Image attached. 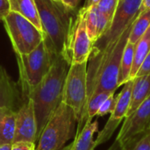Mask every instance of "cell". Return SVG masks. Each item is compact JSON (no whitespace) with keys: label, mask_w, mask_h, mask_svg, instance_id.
I'll return each mask as SVG.
<instances>
[{"label":"cell","mask_w":150,"mask_h":150,"mask_svg":"<svg viewBox=\"0 0 150 150\" xmlns=\"http://www.w3.org/2000/svg\"><path fill=\"white\" fill-rule=\"evenodd\" d=\"M134 23V22H133ZM133 23L122 34L102 50H91L87 64V100L96 93H115L121 56L128 41Z\"/></svg>","instance_id":"6da1fadb"},{"label":"cell","mask_w":150,"mask_h":150,"mask_svg":"<svg viewBox=\"0 0 150 150\" xmlns=\"http://www.w3.org/2000/svg\"><path fill=\"white\" fill-rule=\"evenodd\" d=\"M69 64L62 54L56 55L48 72L31 92L37 121V140L62 100L63 86ZM27 99V100H28Z\"/></svg>","instance_id":"7a4b0ae2"},{"label":"cell","mask_w":150,"mask_h":150,"mask_svg":"<svg viewBox=\"0 0 150 150\" xmlns=\"http://www.w3.org/2000/svg\"><path fill=\"white\" fill-rule=\"evenodd\" d=\"M35 3L44 36L43 42L53 54L63 55L76 10L54 0H35Z\"/></svg>","instance_id":"3957f363"},{"label":"cell","mask_w":150,"mask_h":150,"mask_svg":"<svg viewBox=\"0 0 150 150\" xmlns=\"http://www.w3.org/2000/svg\"><path fill=\"white\" fill-rule=\"evenodd\" d=\"M56 55L53 54L42 41L26 54H16L18 67V86L22 101H26L31 92L48 72Z\"/></svg>","instance_id":"277c9868"},{"label":"cell","mask_w":150,"mask_h":150,"mask_svg":"<svg viewBox=\"0 0 150 150\" xmlns=\"http://www.w3.org/2000/svg\"><path fill=\"white\" fill-rule=\"evenodd\" d=\"M77 119L72 108L61 103L46 124L36 145V150H60L71 140Z\"/></svg>","instance_id":"5b68a950"},{"label":"cell","mask_w":150,"mask_h":150,"mask_svg":"<svg viewBox=\"0 0 150 150\" xmlns=\"http://www.w3.org/2000/svg\"><path fill=\"white\" fill-rule=\"evenodd\" d=\"M3 22L16 54H29L44 40L43 33L17 12L10 11Z\"/></svg>","instance_id":"8992f818"},{"label":"cell","mask_w":150,"mask_h":150,"mask_svg":"<svg viewBox=\"0 0 150 150\" xmlns=\"http://www.w3.org/2000/svg\"><path fill=\"white\" fill-rule=\"evenodd\" d=\"M88 62L69 65L62 92V102L75 112L77 126L82 122L87 99Z\"/></svg>","instance_id":"52a82bcc"},{"label":"cell","mask_w":150,"mask_h":150,"mask_svg":"<svg viewBox=\"0 0 150 150\" xmlns=\"http://www.w3.org/2000/svg\"><path fill=\"white\" fill-rule=\"evenodd\" d=\"M85 14L86 9L81 8L76 13L72 22L66 49L63 54L65 60L69 65L88 62L92 50L93 42L87 33Z\"/></svg>","instance_id":"ba28073f"},{"label":"cell","mask_w":150,"mask_h":150,"mask_svg":"<svg viewBox=\"0 0 150 150\" xmlns=\"http://www.w3.org/2000/svg\"><path fill=\"white\" fill-rule=\"evenodd\" d=\"M142 0H120L113 18L107 30L93 44V50H102L119 38L134 21L141 11Z\"/></svg>","instance_id":"9c48e42d"},{"label":"cell","mask_w":150,"mask_h":150,"mask_svg":"<svg viewBox=\"0 0 150 150\" xmlns=\"http://www.w3.org/2000/svg\"><path fill=\"white\" fill-rule=\"evenodd\" d=\"M149 131L150 96L134 112L125 118L116 141L124 149H128Z\"/></svg>","instance_id":"30bf717a"},{"label":"cell","mask_w":150,"mask_h":150,"mask_svg":"<svg viewBox=\"0 0 150 150\" xmlns=\"http://www.w3.org/2000/svg\"><path fill=\"white\" fill-rule=\"evenodd\" d=\"M133 83L134 79H130L129 81H127L126 83L123 84V89L121 90L120 94L117 95L115 108L110 113L111 116L108 119L106 124L98 133L97 139L94 141L95 149L108 142L115 133L118 127L121 124L122 120L127 117L131 100Z\"/></svg>","instance_id":"8fae6325"},{"label":"cell","mask_w":150,"mask_h":150,"mask_svg":"<svg viewBox=\"0 0 150 150\" xmlns=\"http://www.w3.org/2000/svg\"><path fill=\"white\" fill-rule=\"evenodd\" d=\"M37 121L33 101H24L17 111L16 135L14 142H37Z\"/></svg>","instance_id":"7c38bea8"},{"label":"cell","mask_w":150,"mask_h":150,"mask_svg":"<svg viewBox=\"0 0 150 150\" xmlns=\"http://www.w3.org/2000/svg\"><path fill=\"white\" fill-rule=\"evenodd\" d=\"M19 101L20 96L17 84L0 66V116L9 111H18Z\"/></svg>","instance_id":"4fadbf2b"},{"label":"cell","mask_w":150,"mask_h":150,"mask_svg":"<svg viewBox=\"0 0 150 150\" xmlns=\"http://www.w3.org/2000/svg\"><path fill=\"white\" fill-rule=\"evenodd\" d=\"M150 96V76H142L134 78L131 100L127 117L133 112ZM126 117V118H127Z\"/></svg>","instance_id":"5bb4252c"},{"label":"cell","mask_w":150,"mask_h":150,"mask_svg":"<svg viewBox=\"0 0 150 150\" xmlns=\"http://www.w3.org/2000/svg\"><path fill=\"white\" fill-rule=\"evenodd\" d=\"M98 130V122L87 121L82 130L76 134L71 150H94V134Z\"/></svg>","instance_id":"9a60e30c"},{"label":"cell","mask_w":150,"mask_h":150,"mask_svg":"<svg viewBox=\"0 0 150 150\" xmlns=\"http://www.w3.org/2000/svg\"><path fill=\"white\" fill-rule=\"evenodd\" d=\"M10 6L11 11H14L22 15L41 31V25L35 0H10Z\"/></svg>","instance_id":"2e32d148"},{"label":"cell","mask_w":150,"mask_h":150,"mask_svg":"<svg viewBox=\"0 0 150 150\" xmlns=\"http://www.w3.org/2000/svg\"><path fill=\"white\" fill-rule=\"evenodd\" d=\"M17 111H9L0 116V145L12 144L16 135Z\"/></svg>","instance_id":"e0dca14e"},{"label":"cell","mask_w":150,"mask_h":150,"mask_svg":"<svg viewBox=\"0 0 150 150\" xmlns=\"http://www.w3.org/2000/svg\"><path fill=\"white\" fill-rule=\"evenodd\" d=\"M150 52V26L146 33L142 36V38L134 44V63L130 74V79H134L136 74L145 60L146 56Z\"/></svg>","instance_id":"ac0fdd59"},{"label":"cell","mask_w":150,"mask_h":150,"mask_svg":"<svg viewBox=\"0 0 150 150\" xmlns=\"http://www.w3.org/2000/svg\"><path fill=\"white\" fill-rule=\"evenodd\" d=\"M134 44L127 41L120 60L119 79H118L119 87L130 80V74L134 63Z\"/></svg>","instance_id":"d6986e66"},{"label":"cell","mask_w":150,"mask_h":150,"mask_svg":"<svg viewBox=\"0 0 150 150\" xmlns=\"http://www.w3.org/2000/svg\"><path fill=\"white\" fill-rule=\"evenodd\" d=\"M150 26V9H144L141 8V11L137 15L136 18L134 19L131 32L128 37V41L135 44L142 36L146 33V31Z\"/></svg>","instance_id":"ffe728a7"},{"label":"cell","mask_w":150,"mask_h":150,"mask_svg":"<svg viewBox=\"0 0 150 150\" xmlns=\"http://www.w3.org/2000/svg\"><path fill=\"white\" fill-rule=\"evenodd\" d=\"M85 22L88 35L93 44L97 40V25H98V9L96 4L86 9Z\"/></svg>","instance_id":"44dd1931"},{"label":"cell","mask_w":150,"mask_h":150,"mask_svg":"<svg viewBox=\"0 0 150 150\" xmlns=\"http://www.w3.org/2000/svg\"><path fill=\"white\" fill-rule=\"evenodd\" d=\"M119 2L120 0H98L96 4L98 10L108 18L110 24L113 18Z\"/></svg>","instance_id":"7402d4cb"},{"label":"cell","mask_w":150,"mask_h":150,"mask_svg":"<svg viewBox=\"0 0 150 150\" xmlns=\"http://www.w3.org/2000/svg\"><path fill=\"white\" fill-rule=\"evenodd\" d=\"M114 94L110 95L102 103V105H100V107H99V109H98V111L97 112L96 117H104L105 115H106L108 113H111L114 110L115 105H116V102H117V96L115 97Z\"/></svg>","instance_id":"603a6c76"},{"label":"cell","mask_w":150,"mask_h":150,"mask_svg":"<svg viewBox=\"0 0 150 150\" xmlns=\"http://www.w3.org/2000/svg\"><path fill=\"white\" fill-rule=\"evenodd\" d=\"M127 150H150V131L136 141Z\"/></svg>","instance_id":"cb8c5ba5"},{"label":"cell","mask_w":150,"mask_h":150,"mask_svg":"<svg viewBox=\"0 0 150 150\" xmlns=\"http://www.w3.org/2000/svg\"><path fill=\"white\" fill-rule=\"evenodd\" d=\"M36 143L29 142H13L11 150H36Z\"/></svg>","instance_id":"d4e9b609"},{"label":"cell","mask_w":150,"mask_h":150,"mask_svg":"<svg viewBox=\"0 0 150 150\" xmlns=\"http://www.w3.org/2000/svg\"><path fill=\"white\" fill-rule=\"evenodd\" d=\"M150 76V52L146 56L145 60L143 61L142 64L141 65L136 74V76Z\"/></svg>","instance_id":"484cf974"},{"label":"cell","mask_w":150,"mask_h":150,"mask_svg":"<svg viewBox=\"0 0 150 150\" xmlns=\"http://www.w3.org/2000/svg\"><path fill=\"white\" fill-rule=\"evenodd\" d=\"M10 11V0H0V21H3Z\"/></svg>","instance_id":"4316f807"},{"label":"cell","mask_w":150,"mask_h":150,"mask_svg":"<svg viewBox=\"0 0 150 150\" xmlns=\"http://www.w3.org/2000/svg\"><path fill=\"white\" fill-rule=\"evenodd\" d=\"M62 3L66 7H68L71 10H76L79 4V0H62Z\"/></svg>","instance_id":"83f0119b"},{"label":"cell","mask_w":150,"mask_h":150,"mask_svg":"<svg viewBox=\"0 0 150 150\" xmlns=\"http://www.w3.org/2000/svg\"><path fill=\"white\" fill-rule=\"evenodd\" d=\"M106 150H127L126 149H124L116 140L114 141V142Z\"/></svg>","instance_id":"f1b7e54d"},{"label":"cell","mask_w":150,"mask_h":150,"mask_svg":"<svg viewBox=\"0 0 150 150\" xmlns=\"http://www.w3.org/2000/svg\"><path fill=\"white\" fill-rule=\"evenodd\" d=\"M98 2V0H86L85 3H84V5H83V7L85 8V9H88L89 7L97 4Z\"/></svg>","instance_id":"f546056e"},{"label":"cell","mask_w":150,"mask_h":150,"mask_svg":"<svg viewBox=\"0 0 150 150\" xmlns=\"http://www.w3.org/2000/svg\"><path fill=\"white\" fill-rule=\"evenodd\" d=\"M142 9H150V0H142Z\"/></svg>","instance_id":"4dcf8cb0"},{"label":"cell","mask_w":150,"mask_h":150,"mask_svg":"<svg viewBox=\"0 0 150 150\" xmlns=\"http://www.w3.org/2000/svg\"><path fill=\"white\" fill-rule=\"evenodd\" d=\"M12 144H4L0 145V150H11Z\"/></svg>","instance_id":"1f68e13d"},{"label":"cell","mask_w":150,"mask_h":150,"mask_svg":"<svg viewBox=\"0 0 150 150\" xmlns=\"http://www.w3.org/2000/svg\"><path fill=\"white\" fill-rule=\"evenodd\" d=\"M71 149H72V143H70V144H69V145L65 146L63 149H60V150H71Z\"/></svg>","instance_id":"d6a6232c"},{"label":"cell","mask_w":150,"mask_h":150,"mask_svg":"<svg viewBox=\"0 0 150 150\" xmlns=\"http://www.w3.org/2000/svg\"><path fill=\"white\" fill-rule=\"evenodd\" d=\"M54 1H56V2H61V3H62V0H54Z\"/></svg>","instance_id":"836d02e7"}]
</instances>
